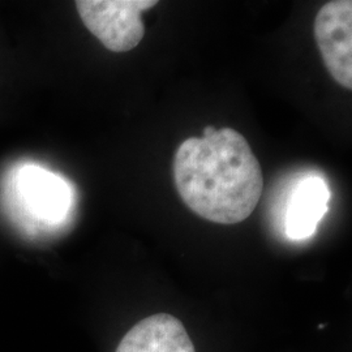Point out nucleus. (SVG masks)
Returning a JSON list of instances; mask_svg holds the SVG:
<instances>
[{
	"label": "nucleus",
	"instance_id": "nucleus-3",
	"mask_svg": "<svg viewBox=\"0 0 352 352\" xmlns=\"http://www.w3.org/2000/svg\"><path fill=\"white\" fill-rule=\"evenodd\" d=\"M315 38L329 74L352 88V1H329L317 13Z\"/></svg>",
	"mask_w": 352,
	"mask_h": 352
},
{
	"label": "nucleus",
	"instance_id": "nucleus-2",
	"mask_svg": "<svg viewBox=\"0 0 352 352\" xmlns=\"http://www.w3.org/2000/svg\"><path fill=\"white\" fill-rule=\"evenodd\" d=\"M76 10L89 32L107 50H133L145 36L141 12L157 0H77Z\"/></svg>",
	"mask_w": 352,
	"mask_h": 352
},
{
	"label": "nucleus",
	"instance_id": "nucleus-1",
	"mask_svg": "<svg viewBox=\"0 0 352 352\" xmlns=\"http://www.w3.org/2000/svg\"><path fill=\"white\" fill-rule=\"evenodd\" d=\"M174 177L189 209L219 225L247 219L264 189L258 160L248 141L231 128L186 140L176 151Z\"/></svg>",
	"mask_w": 352,
	"mask_h": 352
},
{
	"label": "nucleus",
	"instance_id": "nucleus-6",
	"mask_svg": "<svg viewBox=\"0 0 352 352\" xmlns=\"http://www.w3.org/2000/svg\"><path fill=\"white\" fill-rule=\"evenodd\" d=\"M330 192L324 179L309 176L295 187L285 217V231L287 238L304 240L311 238L320 221L327 212Z\"/></svg>",
	"mask_w": 352,
	"mask_h": 352
},
{
	"label": "nucleus",
	"instance_id": "nucleus-4",
	"mask_svg": "<svg viewBox=\"0 0 352 352\" xmlns=\"http://www.w3.org/2000/svg\"><path fill=\"white\" fill-rule=\"evenodd\" d=\"M19 190L24 209L36 221L50 225L63 221L71 195L59 176L30 166L19 177Z\"/></svg>",
	"mask_w": 352,
	"mask_h": 352
},
{
	"label": "nucleus",
	"instance_id": "nucleus-5",
	"mask_svg": "<svg viewBox=\"0 0 352 352\" xmlns=\"http://www.w3.org/2000/svg\"><path fill=\"white\" fill-rule=\"evenodd\" d=\"M115 352H196L180 320L158 314L132 327Z\"/></svg>",
	"mask_w": 352,
	"mask_h": 352
},
{
	"label": "nucleus",
	"instance_id": "nucleus-7",
	"mask_svg": "<svg viewBox=\"0 0 352 352\" xmlns=\"http://www.w3.org/2000/svg\"><path fill=\"white\" fill-rule=\"evenodd\" d=\"M215 131H217V129H215L214 126H205V128H204V138H209V136H212V135H214V132H215Z\"/></svg>",
	"mask_w": 352,
	"mask_h": 352
}]
</instances>
